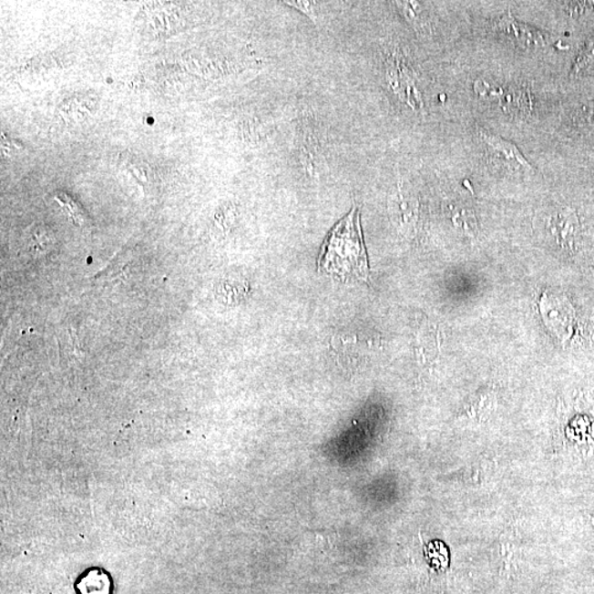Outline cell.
<instances>
[{
  "instance_id": "cell-3",
  "label": "cell",
  "mask_w": 594,
  "mask_h": 594,
  "mask_svg": "<svg viewBox=\"0 0 594 594\" xmlns=\"http://www.w3.org/2000/svg\"><path fill=\"white\" fill-rule=\"evenodd\" d=\"M539 311L545 325L561 343H568L578 331V318L574 306L564 295L545 292L539 301Z\"/></svg>"
},
{
  "instance_id": "cell-11",
  "label": "cell",
  "mask_w": 594,
  "mask_h": 594,
  "mask_svg": "<svg viewBox=\"0 0 594 594\" xmlns=\"http://www.w3.org/2000/svg\"><path fill=\"white\" fill-rule=\"evenodd\" d=\"M449 213L452 215V220L456 227L461 231L469 236H476L478 231V221L475 210L471 207L466 206L459 201H455L454 204L449 206Z\"/></svg>"
},
{
  "instance_id": "cell-9",
  "label": "cell",
  "mask_w": 594,
  "mask_h": 594,
  "mask_svg": "<svg viewBox=\"0 0 594 594\" xmlns=\"http://www.w3.org/2000/svg\"><path fill=\"white\" fill-rule=\"evenodd\" d=\"M77 587L79 594H111L113 582L108 572L94 568L79 578Z\"/></svg>"
},
{
  "instance_id": "cell-10",
  "label": "cell",
  "mask_w": 594,
  "mask_h": 594,
  "mask_svg": "<svg viewBox=\"0 0 594 594\" xmlns=\"http://www.w3.org/2000/svg\"><path fill=\"white\" fill-rule=\"evenodd\" d=\"M397 9L414 30L420 35H427L431 31V23L423 4L416 2H395Z\"/></svg>"
},
{
  "instance_id": "cell-13",
  "label": "cell",
  "mask_w": 594,
  "mask_h": 594,
  "mask_svg": "<svg viewBox=\"0 0 594 594\" xmlns=\"http://www.w3.org/2000/svg\"><path fill=\"white\" fill-rule=\"evenodd\" d=\"M56 200L67 210L68 215L72 217L74 221L77 224H82L84 221V217L79 206L74 201L70 196L66 194H58L56 196Z\"/></svg>"
},
{
  "instance_id": "cell-1",
  "label": "cell",
  "mask_w": 594,
  "mask_h": 594,
  "mask_svg": "<svg viewBox=\"0 0 594 594\" xmlns=\"http://www.w3.org/2000/svg\"><path fill=\"white\" fill-rule=\"evenodd\" d=\"M318 271L342 281H365L370 275L358 207L333 228L318 257Z\"/></svg>"
},
{
  "instance_id": "cell-6",
  "label": "cell",
  "mask_w": 594,
  "mask_h": 594,
  "mask_svg": "<svg viewBox=\"0 0 594 594\" xmlns=\"http://www.w3.org/2000/svg\"><path fill=\"white\" fill-rule=\"evenodd\" d=\"M491 30L521 49H542L551 42L548 35L527 24L519 23L514 18L510 9L493 21Z\"/></svg>"
},
{
  "instance_id": "cell-14",
  "label": "cell",
  "mask_w": 594,
  "mask_h": 594,
  "mask_svg": "<svg viewBox=\"0 0 594 594\" xmlns=\"http://www.w3.org/2000/svg\"><path fill=\"white\" fill-rule=\"evenodd\" d=\"M578 124L594 125V104H587L578 109L575 114Z\"/></svg>"
},
{
  "instance_id": "cell-7",
  "label": "cell",
  "mask_w": 594,
  "mask_h": 594,
  "mask_svg": "<svg viewBox=\"0 0 594 594\" xmlns=\"http://www.w3.org/2000/svg\"><path fill=\"white\" fill-rule=\"evenodd\" d=\"M414 76L415 74L413 73L412 68L408 67L405 61L397 60L395 57L388 62V67L385 68V79L391 92L402 100V103L410 106L414 110H418L423 108V97L416 77Z\"/></svg>"
},
{
  "instance_id": "cell-12",
  "label": "cell",
  "mask_w": 594,
  "mask_h": 594,
  "mask_svg": "<svg viewBox=\"0 0 594 594\" xmlns=\"http://www.w3.org/2000/svg\"><path fill=\"white\" fill-rule=\"evenodd\" d=\"M594 60V35L583 45L579 55L577 56L574 67H572L571 77H577L578 74L585 70Z\"/></svg>"
},
{
  "instance_id": "cell-15",
  "label": "cell",
  "mask_w": 594,
  "mask_h": 594,
  "mask_svg": "<svg viewBox=\"0 0 594 594\" xmlns=\"http://www.w3.org/2000/svg\"><path fill=\"white\" fill-rule=\"evenodd\" d=\"M286 5H289L291 7L301 10L312 21H317V3L310 2H284Z\"/></svg>"
},
{
  "instance_id": "cell-2",
  "label": "cell",
  "mask_w": 594,
  "mask_h": 594,
  "mask_svg": "<svg viewBox=\"0 0 594 594\" xmlns=\"http://www.w3.org/2000/svg\"><path fill=\"white\" fill-rule=\"evenodd\" d=\"M189 20L188 4L177 2L147 3L136 18L137 28L143 35L162 38L179 33Z\"/></svg>"
},
{
  "instance_id": "cell-8",
  "label": "cell",
  "mask_w": 594,
  "mask_h": 594,
  "mask_svg": "<svg viewBox=\"0 0 594 594\" xmlns=\"http://www.w3.org/2000/svg\"><path fill=\"white\" fill-rule=\"evenodd\" d=\"M546 230L557 246L564 251H574L580 241L581 224L574 210L557 209L546 217Z\"/></svg>"
},
{
  "instance_id": "cell-4",
  "label": "cell",
  "mask_w": 594,
  "mask_h": 594,
  "mask_svg": "<svg viewBox=\"0 0 594 594\" xmlns=\"http://www.w3.org/2000/svg\"><path fill=\"white\" fill-rule=\"evenodd\" d=\"M474 89L481 98L497 100V105L507 115L527 117L532 113V95L523 85H496L479 78L475 82Z\"/></svg>"
},
{
  "instance_id": "cell-5",
  "label": "cell",
  "mask_w": 594,
  "mask_h": 594,
  "mask_svg": "<svg viewBox=\"0 0 594 594\" xmlns=\"http://www.w3.org/2000/svg\"><path fill=\"white\" fill-rule=\"evenodd\" d=\"M478 138L486 156L493 166L510 173H534L527 159L511 141L484 128L478 129Z\"/></svg>"
}]
</instances>
